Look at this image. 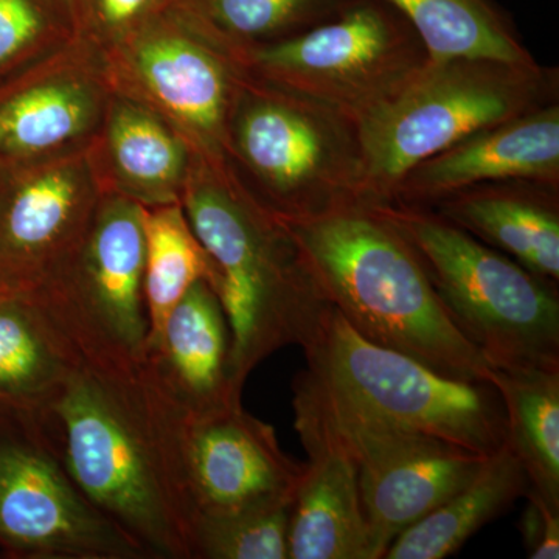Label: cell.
<instances>
[{
  "label": "cell",
  "mask_w": 559,
  "mask_h": 559,
  "mask_svg": "<svg viewBox=\"0 0 559 559\" xmlns=\"http://www.w3.org/2000/svg\"><path fill=\"white\" fill-rule=\"evenodd\" d=\"M559 102V70L539 62L448 58L359 124L364 202H390L419 162L463 139Z\"/></svg>",
  "instance_id": "5"
},
{
  "label": "cell",
  "mask_w": 559,
  "mask_h": 559,
  "mask_svg": "<svg viewBox=\"0 0 559 559\" xmlns=\"http://www.w3.org/2000/svg\"><path fill=\"white\" fill-rule=\"evenodd\" d=\"M421 36L430 60L495 58L532 62L516 25L495 0H385Z\"/></svg>",
  "instance_id": "24"
},
{
  "label": "cell",
  "mask_w": 559,
  "mask_h": 559,
  "mask_svg": "<svg viewBox=\"0 0 559 559\" xmlns=\"http://www.w3.org/2000/svg\"><path fill=\"white\" fill-rule=\"evenodd\" d=\"M0 551L13 559H146L81 495L31 415L0 407Z\"/></svg>",
  "instance_id": "12"
},
{
  "label": "cell",
  "mask_w": 559,
  "mask_h": 559,
  "mask_svg": "<svg viewBox=\"0 0 559 559\" xmlns=\"http://www.w3.org/2000/svg\"><path fill=\"white\" fill-rule=\"evenodd\" d=\"M180 204L212 264L209 285L230 330V380L242 393L267 356L311 341L330 304L285 224L229 162L197 154Z\"/></svg>",
  "instance_id": "2"
},
{
  "label": "cell",
  "mask_w": 559,
  "mask_h": 559,
  "mask_svg": "<svg viewBox=\"0 0 559 559\" xmlns=\"http://www.w3.org/2000/svg\"><path fill=\"white\" fill-rule=\"evenodd\" d=\"M212 264L182 204L145 207L143 297L148 316L146 348L159 336L173 308L198 280L209 282Z\"/></svg>",
  "instance_id": "26"
},
{
  "label": "cell",
  "mask_w": 559,
  "mask_h": 559,
  "mask_svg": "<svg viewBox=\"0 0 559 559\" xmlns=\"http://www.w3.org/2000/svg\"><path fill=\"white\" fill-rule=\"evenodd\" d=\"M371 207L404 238L460 333L498 369H559L558 286L429 207Z\"/></svg>",
  "instance_id": "4"
},
{
  "label": "cell",
  "mask_w": 559,
  "mask_h": 559,
  "mask_svg": "<svg viewBox=\"0 0 559 559\" xmlns=\"http://www.w3.org/2000/svg\"><path fill=\"white\" fill-rule=\"evenodd\" d=\"M180 454L193 524L290 500L305 471L282 450L274 428L241 401L182 415Z\"/></svg>",
  "instance_id": "14"
},
{
  "label": "cell",
  "mask_w": 559,
  "mask_h": 559,
  "mask_svg": "<svg viewBox=\"0 0 559 559\" xmlns=\"http://www.w3.org/2000/svg\"><path fill=\"white\" fill-rule=\"evenodd\" d=\"M110 94L100 49L80 36L32 62L0 95L3 168L90 145Z\"/></svg>",
  "instance_id": "15"
},
{
  "label": "cell",
  "mask_w": 559,
  "mask_h": 559,
  "mask_svg": "<svg viewBox=\"0 0 559 559\" xmlns=\"http://www.w3.org/2000/svg\"><path fill=\"white\" fill-rule=\"evenodd\" d=\"M143 367L182 415H201L241 401L230 380V330L207 280L173 308Z\"/></svg>",
  "instance_id": "18"
},
{
  "label": "cell",
  "mask_w": 559,
  "mask_h": 559,
  "mask_svg": "<svg viewBox=\"0 0 559 559\" xmlns=\"http://www.w3.org/2000/svg\"><path fill=\"white\" fill-rule=\"evenodd\" d=\"M429 209L558 286L559 187L532 180L481 183Z\"/></svg>",
  "instance_id": "20"
},
{
  "label": "cell",
  "mask_w": 559,
  "mask_h": 559,
  "mask_svg": "<svg viewBox=\"0 0 559 559\" xmlns=\"http://www.w3.org/2000/svg\"><path fill=\"white\" fill-rule=\"evenodd\" d=\"M502 180L559 187V102L476 132L419 162L390 202L432 207L459 191Z\"/></svg>",
  "instance_id": "17"
},
{
  "label": "cell",
  "mask_w": 559,
  "mask_h": 559,
  "mask_svg": "<svg viewBox=\"0 0 559 559\" xmlns=\"http://www.w3.org/2000/svg\"><path fill=\"white\" fill-rule=\"evenodd\" d=\"M530 480L509 441L485 460L477 476L439 509L393 540L388 559H443L524 498Z\"/></svg>",
  "instance_id": "22"
},
{
  "label": "cell",
  "mask_w": 559,
  "mask_h": 559,
  "mask_svg": "<svg viewBox=\"0 0 559 559\" xmlns=\"http://www.w3.org/2000/svg\"><path fill=\"white\" fill-rule=\"evenodd\" d=\"M81 366L32 297L0 293V407L33 414Z\"/></svg>",
  "instance_id": "21"
},
{
  "label": "cell",
  "mask_w": 559,
  "mask_h": 559,
  "mask_svg": "<svg viewBox=\"0 0 559 559\" xmlns=\"http://www.w3.org/2000/svg\"><path fill=\"white\" fill-rule=\"evenodd\" d=\"M293 404L310 459L290 506L288 559H373L358 463L318 412L300 401Z\"/></svg>",
  "instance_id": "16"
},
{
  "label": "cell",
  "mask_w": 559,
  "mask_h": 559,
  "mask_svg": "<svg viewBox=\"0 0 559 559\" xmlns=\"http://www.w3.org/2000/svg\"><path fill=\"white\" fill-rule=\"evenodd\" d=\"M90 154L105 194L146 209L180 204L197 156L159 114L117 92L110 94Z\"/></svg>",
  "instance_id": "19"
},
{
  "label": "cell",
  "mask_w": 559,
  "mask_h": 559,
  "mask_svg": "<svg viewBox=\"0 0 559 559\" xmlns=\"http://www.w3.org/2000/svg\"><path fill=\"white\" fill-rule=\"evenodd\" d=\"M507 415V441L530 480V488L559 509V369H489Z\"/></svg>",
  "instance_id": "23"
},
{
  "label": "cell",
  "mask_w": 559,
  "mask_h": 559,
  "mask_svg": "<svg viewBox=\"0 0 559 559\" xmlns=\"http://www.w3.org/2000/svg\"><path fill=\"white\" fill-rule=\"evenodd\" d=\"M110 91L159 114L210 162L227 160L230 121L248 70L170 3L100 50Z\"/></svg>",
  "instance_id": "9"
},
{
  "label": "cell",
  "mask_w": 559,
  "mask_h": 559,
  "mask_svg": "<svg viewBox=\"0 0 559 559\" xmlns=\"http://www.w3.org/2000/svg\"><path fill=\"white\" fill-rule=\"evenodd\" d=\"M227 160L277 218H314L364 202L358 124L249 73L231 117Z\"/></svg>",
  "instance_id": "7"
},
{
  "label": "cell",
  "mask_w": 559,
  "mask_h": 559,
  "mask_svg": "<svg viewBox=\"0 0 559 559\" xmlns=\"http://www.w3.org/2000/svg\"><path fill=\"white\" fill-rule=\"evenodd\" d=\"M278 219L322 296L360 336L444 377L488 382V360L454 325L409 242L370 204Z\"/></svg>",
  "instance_id": "3"
},
{
  "label": "cell",
  "mask_w": 559,
  "mask_h": 559,
  "mask_svg": "<svg viewBox=\"0 0 559 559\" xmlns=\"http://www.w3.org/2000/svg\"><path fill=\"white\" fill-rule=\"evenodd\" d=\"M252 79L359 124L409 86L430 55L411 21L385 0H359L336 20L242 55Z\"/></svg>",
  "instance_id": "8"
},
{
  "label": "cell",
  "mask_w": 559,
  "mask_h": 559,
  "mask_svg": "<svg viewBox=\"0 0 559 559\" xmlns=\"http://www.w3.org/2000/svg\"><path fill=\"white\" fill-rule=\"evenodd\" d=\"M28 415L81 495L146 558L193 559L182 414L143 364H81L53 399Z\"/></svg>",
  "instance_id": "1"
},
{
  "label": "cell",
  "mask_w": 559,
  "mask_h": 559,
  "mask_svg": "<svg viewBox=\"0 0 559 559\" xmlns=\"http://www.w3.org/2000/svg\"><path fill=\"white\" fill-rule=\"evenodd\" d=\"M3 173H5V168H3L2 162H0V179H2Z\"/></svg>",
  "instance_id": "31"
},
{
  "label": "cell",
  "mask_w": 559,
  "mask_h": 559,
  "mask_svg": "<svg viewBox=\"0 0 559 559\" xmlns=\"http://www.w3.org/2000/svg\"><path fill=\"white\" fill-rule=\"evenodd\" d=\"M68 2H69V0H68Z\"/></svg>",
  "instance_id": "32"
},
{
  "label": "cell",
  "mask_w": 559,
  "mask_h": 559,
  "mask_svg": "<svg viewBox=\"0 0 559 559\" xmlns=\"http://www.w3.org/2000/svg\"><path fill=\"white\" fill-rule=\"evenodd\" d=\"M168 0H69L76 36L106 49L127 38Z\"/></svg>",
  "instance_id": "29"
},
{
  "label": "cell",
  "mask_w": 559,
  "mask_h": 559,
  "mask_svg": "<svg viewBox=\"0 0 559 559\" xmlns=\"http://www.w3.org/2000/svg\"><path fill=\"white\" fill-rule=\"evenodd\" d=\"M310 377L345 406L395 428L489 455L507 441V415L489 382L460 381L360 336L333 305L304 347Z\"/></svg>",
  "instance_id": "6"
},
{
  "label": "cell",
  "mask_w": 559,
  "mask_h": 559,
  "mask_svg": "<svg viewBox=\"0 0 559 559\" xmlns=\"http://www.w3.org/2000/svg\"><path fill=\"white\" fill-rule=\"evenodd\" d=\"M293 499L224 516L200 518L191 530L193 559H288Z\"/></svg>",
  "instance_id": "27"
},
{
  "label": "cell",
  "mask_w": 559,
  "mask_h": 559,
  "mask_svg": "<svg viewBox=\"0 0 559 559\" xmlns=\"http://www.w3.org/2000/svg\"><path fill=\"white\" fill-rule=\"evenodd\" d=\"M76 38L68 0H0V73Z\"/></svg>",
  "instance_id": "28"
},
{
  "label": "cell",
  "mask_w": 559,
  "mask_h": 559,
  "mask_svg": "<svg viewBox=\"0 0 559 559\" xmlns=\"http://www.w3.org/2000/svg\"><path fill=\"white\" fill-rule=\"evenodd\" d=\"M145 207L103 194L90 231L64 271L32 299L81 364L124 369L145 362Z\"/></svg>",
  "instance_id": "10"
},
{
  "label": "cell",
  "mask_w": 559,
  "mask_h": 559,
  "mask_svg": "<svg viewBox=\"0 0 559 559\" xmlns=\"http://www.w3.org/2000/svg\"><path fill=\"white\" fill-rule=\"evenodd\" d=\"M103 187L90 145L7 168L0 179V293L32 297L83 245Z\"/></svg>",
  "instance_id": "13"
},
{
  "label": "cell",
  "mask_w": 559,
  "mask_h": 559,
  "mask_svg": "<svg viewBox=\"0 0 559 559\" xmlns=\"http://www.w3.org/2000/svg\"><path fill=\"white\" fill-rule=\"evenodd\" d=\"M293 390L294 400L318 412L358 463L360 502L373 559L384 558L401 533L465 488L488 459L367 417L326 395L305 370L297 374Z\"/></svg>",
  "instance_id": "11"
},
{
  "label": "cell",
  "mask_w": 559,
  "mask_h": 559,
  "mask_svg": "<svg viewBox=\"0 0 559 559\" xmlns=\"http://www.w3.org/2000/svg\"><path fill=\"white\" fill-rule=\"evenodd\" d=\"M528 500L520 530L530 559L559 558V509L551 507L538 492L527 489Z\"/></svg>",
  "instance_id": "30"
},
{
  "label": "cell",
  "mask_w": 559,
  "mask_h": 559,
  "mask_svg": "<svg viewBox=\"0 0 559 559\" xmlns=\"http://www.w3.org/2000/svg\"><path fill=\"white\" fill-rule=\"evenodd\" d=\"M359 0H168L242 58L336 20Z\"/></svg>",
  "instance_id": "25"
}]
</instances>
